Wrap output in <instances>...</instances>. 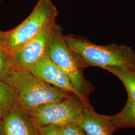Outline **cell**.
I'll return each instance as SVG.
<instances>
[{
  "label": "cell",
  "mask_w": 135,
  "mask_h": 135,
  "mask_svg": "<svg viewBox=\"0 0 135 135\" xmlns=\"http://www.w3.org/2000/svg\"><path fill=\"white\" fill-rule=\"evenodd\" d=\"M64 36L61 28L55 23L50 36L46 55L67 75L76 95L85 105L91 106L88 97L92 90L83 76L85 68L68 46Z\"/></svg>",
  "instance_id": "cell-3"
},
{
  "label": "cell",
  "mask_w": 135,
  "mask_h": 135,
  "mask_svg": "<svg viewBox=\"0 0 135 135\" xmlns=\"http://www.w3.org/2000/svg\"><path fill=\"white\" fill-rule=\"evenodd\" d=\"M7 32H3L0 30V51L6 50L7 44Z\"/></svg>",
  "instance_id": "cell-16"
},
{
  "label": "cell",
  "mask_w": 135,
  "mask_h": 135,
  "mask_svg": "<svg viewBox=\"0 0 135 135\" xmlns=\"http://www.w3.org/2000/svg\"><path fill=\"white\" fill-rule=\"evenodd\" d=\"M1 0H0V2H1Z\"/></svg>",
  "instance_id": "cell-18"
},
{
  "label": "cell",
  "mask_w": 135,
  "mask_h": 135,
  "mask_svg": "<svg viewBox=\"0 0 135 135\" xmlns=\"http://www.w3.org/2000/svg\"><path fill=\"white\" fill-rule=\"evenodd\" d=\"M13 68L11 56L6 50L0 51V80L8 83Z\"/></svg>",
  "instance_id": "cell-13"
},
{
  "label": "cell",
  "mask_w": 135,
  "mask_h": 135,
  "mask_svg": "<svg viewBox=\"0 0 135 135\" xmlns=\"http://www.w3.org/2000/svg\"><path fill=\"white\" fill-rule=\"evenodd\" d=\"M27 70L49 85L65 92L76 95L67 75L47 55L44 56Z\"/></svg>",
  "instance_id": "cell-7"
},
{
  "label": "cell",
  "mask_w": 135,
  "mask_h": 135,
  "mask_svg": "<svg viewBox=\"0 0 135 135\" xmlns=\"http://www.w3.org/2000/svg\"><path fill=\"white\" fill-rule=\"evenodd\" d=\"M85 105L72 94L62 101L44 105L27 113L37 129L48 126H63L79 123Z\"/></svg>",
  "instance_id": "cell-5"
},
{
  "label": "cell",
  "mask_w": 135,
  "mask_h": 135,
  "mask_svg": "<svg viewBox=\"0 0 135 135\" xmlns=\"http://www.w3.org/2000/svg\"><path fill=\"white\" fill-rule=\"evenodd\" d=\"M2 135H38L28 113L17 104L2 121Z\"/></svg>",
  "instance_id": "cell-8"
},
{
  "label": "cell",
  "mask_w": 135,
  "mask_h": 135,
  "mask_svg": "<svg viewBox=\"0 0 135 135\" xmlns=\"http://www.w3.org/2000/svg\"><path fill=\"white\" fill-rule=\"evenodd\" d=\"M54 24L44 29L11 56L13 69L27 70L46 55L50 36Z\"/></svg>",
  "instance_id": "cell-6"
},
{
  "label": "cell",
  "mask_w": 135,
  "mask_h": 135,
  "mask_svg": "<svg viewBox=\"0 0 135 135\" xmlns=\"http://www.w3.org/2000/svg\"><path fill=\"white\" fill-rule=\"evenodd\" d=\"M118 78L125 87L128 99L135 103V69H125L116 67L105 68Z\"/></svg>",
  "instance_id": "cell-12"
},
{
  "label": "cell",
  "mask_w": 135,
  "mask_h": 135,
  "mask_svg": "<svg viewBox=\"0 0 135 135\" xmlns=\"http://www.w3.org/2000/svg\"><path fill=\"white\" fill-rule=\"evenodd\" d=\"M18 104V95L9 84L0 80V119L2 120Z\"/></svg>",
  "instance_id": "cell-11"
},
{
  "label": "cell",
  "mask_w": 135,
  "mask_h": 135,
  "mask_svg": "<svg viewBox=\"0 0 135 135\" xmlns=\"http://www.w3.org/2000/svg\"><path fill=\"white\" fill-rule=\"evenodd\" d=\"M38 135H62L60 128L56 126H48L37 129Z\"/></svg>",
  "instance_id": "cell-15"
},
{
  "label": "cell",
  "mask_w": 135,
  "mask_h": 135,
  "mask_svg": "<svg viewBox=\"0 0 135 135\" xmlns=\"http://www.w3.org/2000/svg\"><path fill=\"white\" fill-rule=\"evenodd\" d=\"M8 84L18 95V105L27 112L52 102L60 101L72 93L44 82L27 70L13 69Z\"/></svg>",
  "instance_id": "cell-2"
},
{
  "label": "cell",
  "mask_w": 135,
  "mask_h": 135,
  "mask_svg": "<svg viewBox=\"0 0 135 135\" xmlns=\"http://www.w3.org/2000/svg\"><path fill=\"white\" fill-rule=\"evenodd\" d=\"M1 129H2V120L0 119V133L1 131Z\"/></svg>",
  "instance_id": "cell-17"
},
{
  "label": "cell",
  "mask_w": 135,
  "mask_h": 135,
  "mask_svg": "<svg viewBox=\"0 0 135 135\" xmlns=\"http://www.w3.org/2000/svg\"><path fill=\"white\" fill-rule=\"evenodd\" d=\"M109 116L116 131L135 128V103L128 99L125 106L120 112Z\"/></svg>",
  "instance_id": "cell-10"
},
{
  "label": "cell",
  "mask_w": 135,
  "mask_h": 135,
  "mask_svg": "<svg viewBox=\"0 0 135 135\" xmlns=\"http://www.w3.org/2000/svg\"><path fill=\"white\" fill-rule=\"evenodd\" d=\"M58 13L51 0H39L32 13L21 24L7 31L6 51L12 56L44 29L54 24Z\"/></svg>",
  "instance_id": "cell-4"
},
{
  "label": "cell",
  "mask_w": 135,
  "mask_h": 135,
  "mask_svg": "<svg viewBox=\"0 0 135 135\" xmlns=\"http://www.w3.org/2000/svg\"><path fill=\"white\" fill-rule=\"evenodd\" d=\"M62 135H87L79 123L59 126Z\"/></svg>",
  "instance_id": "cell-14"
},
{
  "label": "cell",
  "mask_w": 135,
  "mask_h": 135,
  "mask_svg": "<svg viewBox=\"0 0 135 135\" xmlns=\"http://www.w3.org/2000/svg\"><path fill=\"white\" fill-rule=\"evenodd\" d=\"M66 42L84 67H109L135 69V52L130 47L115 44L100 46L72 36Z\"/></svg>",
  "instance_id": "cell-1"
},
{
  "label": "cell",
  "mask_w": 135,
  "mask_h": 135,
  "mask_svg": "<svg viewBox=\"0 0 135 135\" xmlns=\"http://www.w3.org/2000/svg\"><path fill=\"white\" fill-rule=\"evenodd\" d=\"M79 124L87 135H113L116 131L110 116L98 114L91 106H85Z\"/></svg>",
  "instance_id": "cell-9"
}]
</instances>
